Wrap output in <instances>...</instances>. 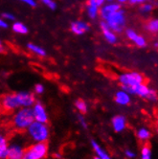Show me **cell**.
Segmentation results:
<instances>
[{
	"mask_svg": "<svg viewBox=\"0 0 158 159\" xmlns=\"http://www.w3.org/2000/svg\"><path fill=\"white\" fill-rule=\"evenodd\" d=\"M154 47H155V48H157V47H158V42H157V40H155V41H154Z\"/></svg>",
	"mask_w": 158,
	"mask_h": 159,
	"instance_id": "f35d334b",
	"label": "cell"
},
{
	"mask_svg": "<svg viewBox=\"0 0 158 159\" xmlns=\"http://www.w3.org/2000/svg\"><path fill=\"white\" fill-rule=\"evenodd\" d=\"M127 2H129V0H117V3H119V4H124Z\"/></svg>",
	"mask_w": 158,
	"mask_h": 159,
	"instance_id": "d590c367",
	"label": "cell"
},
{
	"mask_svg": "<svg viewBox=\"0 0 158 159\" xmlns=\"http://www.w3.org/2000/svg\"><path fill=\"white\" fill-rule=\"evenodd\" d=\"M86 12L88 16L91 19H95L99 16V8L97 6H88L86 8Z\"/></svg>",
	"mask_w": 158,
	"mask_h": 159,
	"instance_id": "cb8c5ba5",
	"label": "cell"
},
{
	"mask_svg": "<svg viewBox=\"0 0 158 159\" xmlns=\"http://www.w3.org/2000/svg\"><path fill=\"white\" fill-rule=\"evenodd\" d=\"M0 106L2 110L7 112H13L19 108L16 93H8L0 99Z\"/></svg>",
	"mask_w": 158,
	"mask_h": 159,
	"instance_id": "52a82bcc",
	"label": "cell"
},
{
	"mask_svg": "<svg viewBox=\"0 0 158 159\" xmlns=\"http://www.w3.org/2000/svg\"><path fill=\"white\" fill-rule=\"evenodd\" d=\"M24 152H25V148L22 144L17 142L9 143L7 159H22Z\"/></svg>",
	"mask_w": 158,
	"mask_h": 159,
	"instance_id": "30bf717a",
	"label": "cell"
},
{
	"mask_svg": "<svg viewBox=\"0 0 158 159\" xmlns=\"http://www.w3.org/2000/svg\"><path fill=\"white\" fill-rule=\"evenodd\" d=\"M108 28L116 33H122L123 30L125 29L126 26V16H125V11L120 9L117 12L111 14L106 20Z\"/></svg>",
	"mask_w": 158,
	"mask_h": 159,
	"instance_id": "3957f363",
	"label": "cell"
},
{
	"mask_svg": "<svg viewBox=\"0 0 158 159\" xmlns=\"http://www.w3.org/2000/svg\"><path fill=\"white\" fill-rule=\"evenodd\" d=\"M93 159H100V158H99V157H97V156H96V157H94V158H93Z\"/></svg>",
	"mask_w": 158,
	"mask_h": 159,
	"instance_id": "b9f144b4",
	"label": "cell"
},
{
	"mask_svg": "<svg viewBox=\"0 0 158 159\" xmlns=\"http://www.w3.org/2000/svg\"><path fill=\"white\" fill-rule=\"evenodd\" d=\"M106 2V0H96V4L99 8H101L103 5H105Z\"/></svg>",
	"mask_w": 158,
	"mask_h": 159,
	"instance_id": "e575fe53",
	"label": "cell"
},
{
	"mask_svg": "<svg viewBox=\"0 0 158 159\" xmlns=\"http://www.w3.org/2000/svg\"><path fill=\"white\" fill-rule=\"evenodd\" d=\"M8 148H9V140L7 136L0 132V159H7L8 155Z\"/></svg>",
	"mask_w": 158,
	"mask_h": 159,
	"instance_id": "e0dca14e",
	"label": "cell"
},
{
	"mask_svg": "<svg viewBox=\"0 0 158 159\" xmlns=\"http://www.w3.org/2000/svg\"><path fill=\"white\" fill-rule=\"evenodd\" d=\"M150 0H129V3L131 5H138V4H144Z\"/></svg>",
	"mask_w": 158,
	"mask_h": 159,
	"instance_id": "1f68e13d",
	"label": "cell"
},
{
	"mask_svg": "<svg viewBox=\"0 0 158 159\" xmlns=\"http://www.w3.org/2000/svg\"><path fill=\"white\" fill-rule=\"evenodd\" d=\"M136 136L141 142H148L150 140V138L151 137V132L148 128L142 127L137 129Z\"/></svg>",
	"mask_w": 158,
	"mask_h": 159,
	"instance_id": "ac0fdd59",
	"label": "cell"
},
{
	"mask_svg": "<svg viewBox=\"0 0 158 159\" xmlns=\"http://www.w3.org/2000/svg\"><path fill=\"white\" fill-rule=\"evenodd\" d=\"M1 112H2V107H1V106H0V114H1Z\"/></svg>",
	"mask_w": 158,
	"mask_h": 159,
	"instance_id": "60d3db41",
	"label": "cell"
},
{
	"mask_svg": "<svg viewBox=\"0 0 158 159\" xmlns=\"http://www.w3.org/2000/svg\"><path fill=\"white\" fill-rule=\"evenodd\" d=\"M29 137L35 143H46L50 136V129L47 124L34 121L26 129Z\"/></svg>",
	"mask_w": 158,
	"mask_h": 159,
	"instance_id": "7a4b0ae2",
	"label": "cell"
},
{
	"mask_svg": "<svg viewBox=\"0 0 158 159\" xmlns=\"http://www.w3.org/2000/svg\"><path fill=\"white\" fill-rule=\"evenodd\" d=\"M111 125L115 132H122L127 128V119L123 115H116L112 118Z\"/></svg>",
	"mask_w": 158,
	"mask_h": 159,
	"instance_id": "5bb4252c",
	"label": "cell"
},
{
	"mask_svg": "<svg viewBox=\"0 0 158 159\" xmlns=\"http://www.w3.org/2000/svg\"><path fill=\"white\" fill-rule=\"evenodd\" d=\"M78 118H79V122H80V124L83 126V128L84 129H87V124H86V121H85L84 117L82 116V115H79Z\"/></svg>",
	"mask_w": 158,
	"mask_h": 159,
	"instance_id": "d6a6232c",
	"label": "cell"
},
{
	"mask_svg": "<svg viewBox=\"0 0 158 159\" xmlns=\"http://www.w3.org/2000/svg\"><path fill=\"white\" fill-rule=\"evenodd\" d=\"M40 1L42 2V4L47 6L50 10H56V8H57V3L54 0H40Z\"/></svg>",
	"mask_w": 158,
	"mask_h": 159,
	"instance_id": "4316f807",
	"label": "cell"
},
{
	"mask_svg": "<svg viewBox=\"0 0 158 159\" xmlns=\"http://www.w3.org/2000/svg\"><path fill=\"white\" fill-rule=\"evenodd\" d=\"M125 156L129 159H134L136 157V153H135L132 150H126L125 151Z\"/></svg>",
	"mask_w": 158,
	"mask_h": 159,
	"instance_id": "f546056e",
	"label": "cell"
},
{
	"mask_svg": "<svg viewBox=\"0 0 158 159\" xmlns=\"http://www.w3.org/2000/svg\"><path fill=\"white\" fill-rule=\"evenodd\" d=\"M20 2H23L24 4L30 6V7H36L37 6V2L36 0H18Z\"/></svg>",
	"mask_w": 158,
	"mask_h": 159,
	"instance_id": "4dcf8cb0",
	"label": "cell"
},
{
	"mask_svg": "<svg viewBox=\"0 0 158 159\" xmlns=\"http://www.w3.org/2000/svg\"><path fill=\"white\" fill-rule=\"evenodd\" d=\"M70 30L73 34L77 36H82L84 33L88 32L90 30V26L88 25V23L82 20H77L74 21L70 25Z\"/></svg>",
	"mask_w": 158,
	"mask_h": 159,
	"instance_id": "4fadbf2b",
	"label": "cell"
},
{
	"mask_svg": "<svg viewBox=\"0 0 158 159\" xmlns=\"http://www.w3.org/2000/svg\"><path fill=\"white\" fill-rule=\"evenodd\" d=\"M9 27L8 22L5 21L2 17H0V28L1 29H7Z\"/></svg>",
	"mask_w": 158,
	"mask_h": 159,
	"instance_id": "836d02e7",
	"label": "cell"
},
{
	"mask_svg": "<svg viewBox=\"0 0 158 159\" xmlns=\"http://www.w3.org/2000/svg\"><path fill=\"white\" fill-rule=\"evenodd\" d=\"M44 90H45V88L41 84H37L35 85V87H34V91H35V93L37 95H41L44 92Z\"/></svg>",
	"mask_w": 158,
	"mask_h": 159,
	"instance_id": "f1b7e54d",
	"label": "cell"
},
{
	"mask_svg": "<svg viewBox=\"0 0 158 159\" xmlns=\"http://www.w3.org/2000/svg\"><path fill=\"white\" fill-rule=\"evenodd\" d=\"M31 108L33 112L34 120L39 123H44V124L48 123V120H49L48 113L45 107L42 105V103H40V102H36Z\"/></svg>",
	"mask_w": 158,
	"mask_h": 159,
	"instance_id": "ba28073f",
	"label": "cell"
},
{
	"mask_svg": "<svg viewBox=\"0 0 158 159\" xmlns=\"http://www.w3.org/2000/svg\"><path fill=\"white\" fill-rule=\"evenodd\" d=\"M54 156H55V158H57V159H61V153H55Z\"/></svg>",
	"mask_w": 158,
	"mask_h": 159,
	"instance_id": "8d00e7d4",
	"label": "cell"
},
{
	"mask_svg": "<svg viewBox=\"0 0 158 159\" xmlns=\"http://www.w3.org/2000/svg\"><path fill=\"white\" fill-rule=\"evenodd\" d=\"M106 1H107V2H113L114 0H106Z\"/></svg>",
	"mask_w": 158,
	"mask_h": 159,
	"instance_id": "ab89813d",
	"label": "cell"
},
{
	"mask_svg": "<svg viewBox=\"0 0 158 159\" xmlns=\"http://www.w3.org/2000/svg\"><path fill=\"white\" fill-rule=\"evenodd\" d=\"M120 9H122L121 4L117 2H109L108 4L103 5L101 7V9H99V15L102 17V19L106 20L111 14L117 12Z\"/></svg>",
	"mask_w": 158,
	"mask_h": 159,
	"instance_id": "8fae6325",
	"label": "cell"
},
{
	"mask_svg": "<svg viewBox=\"0 0 158 159\" xmlns=\"http://www.w3.org/2000/svg\"><path fill=\"white\" fill-rule=\"evenodd\" d=\"M19 107H32L36 103V97L29 91H21L16 93Z\"/></svg>",
	"mask_w": 158,
	"mask_h": 159,
	"instance_id": "9c48e42d",
	"label": "cell"
},
{
	"mask_svg": "<svg viewBox=\"0 0 158 159\" xmlns=\"http://www.w3.org/2000/svg\"><path fill=\"white\" fill-rule=\"evenodd\" d=\"M100 28L102 30V33H103V35L106 39V40L110 43V44H115L117 42V36H116V34L114 32H112L107 24H106V22L105 20H102L100 22Z\"/></svg>",
	"mask_w": 158,
	"mask_h": 159,
	"instance_id": "7c38bea8",
	"label": "cell"
},
{
	"mask_svg": "<svg viewBox=\"0 0 158 159\" xmlns=\"http://www.w3.org/2000/svg\"><path fill=\"white\" fill-rule=\"evenodd\" d=\"M114 100L119 106H123V107L129 106L131 102L130 95L126 91H124V90H119V91L116 92Z\"/></svg>",
	"mask_w": 158,
	"mask_h": 159,
	"instance_id": "9a60e30c",
	"label": "cell"
},
{
	"mask_svg": "<svg viewBox=\"0 0 158 159\" xmlns=\"http://www.w3.org/2000/svg\"><path fill=\"white\" fill-rule=\"evenodd\" d=\"M4 52V48H3V45H2V42L0 41V53H3Z\"/></svg>",
	"mask_w": 158,
	"mask_h": 159,
	"instance_id": "74e56055",
	"label": "cell"
},
{
	"mask_svg": "<svg viewBox=\"0 0 158 159\" xmlns=\"http://www.w3.org/2000/svg\"><path fill=\"white\" fill-rule=\"evenodd\" d=\"M132 42L136 45V46L140 47V48H143V47H146L147 46V40L146 39L143 37V36H140V35H136V37H135L132 40Z\"/></svg>",
	"mask_w": 158,
	"mask_h": 159,
	"instance_id": "484cf974",
	"label": "cell"
},
{
	"mask_svg": "<svg viewBox=\"0 0 158 159\" xmlns=\"http://www.w3.org/2000/svg\"><path fill=\"white\" fill-rule=\"evenodd\" d=\"M34 121L31 107H19L15 111L12 118L13 127L17 131H25Z\"/></svg>",
	"mask_w": 158,
	"mask_h": 159,
	"instance_id": "6da1fadb",
	"label": "cell"
},
{
	"mask_svg": "<svg viewBox=\"0 0 158 159\" xmlns=\"http://www.w3.org/2000/svg\"><path fill=\"white\" fill-rule=\"evenodd\" d=\"M47 153V143H35L25 149V152L22 159H44Z\"/></svg>",
	"mask_w": 158,
	"mask_h": 159,
	"instance_id": "5b68a950",
	"label": "cell"
},
{
	"mask_svg": "<svg viewBox=\"0 0 158 159\" xmlns=\"http://www.w3.org/2000/svg\"><path fill=\"white\" fill-rule=\"evenodd\" d=\"M141 159H151V149L148 144H145L142 147Z\"/></svg>",
	"mask_w": 158,
	"mask_h": 159,
	"instance_id": "603a6c76",
	"label": "cell"
},
{
	"mask_svg": "<svg viewBox=\"0 0 158 159\" xmlns=\"http://www.w3.org/2000/svg\"><path fill=\"white\" fill-rule=\"evenodd\" d=\"M2 18L7 22L8 21H13V22L16 21V16H14L13 14H11V13H3L2 14Z\"/></svg>",
	"mask_w": 158,
	"mask_h": 159,
	"instance_id": "83f0119b",
	"label": "cell"
},
{
	"mask_svg": "<svg viewBox=\"0 0 158 159\" xmlns=\"http://www.w3.org/2000/svg\"><path fill=\"white\" fill-rule=\"evenodd\" d=\"M121 86L135 87L145 83V77L139 72H127L123 73L118 78Z\"/></svg>",
	"mask_w": 158,
	"mask_h": 159,
	"instance_id": "8992f818",
	"label": "cell"
},
{
	"mask_svg": "<svg viewBox=\"0 0 158 159\" xmlns=\"http://www.w3.org/2000/svg\"><path fill=\"white\" fill-rule=\"evenodd\" d=\"M154 9V6L151 4V3H148V2H146L144 4H142L139 8V11H140V13L143 14V15H147V14H150L151 13L152 11Z\"/></svg>",
	"mask_w": 158,
	"mask_h": 159,
	"instance_id": "d4e9b609",
	"label": "cell"
},
{
	"mask_svg": "<svg viewBox=\"0 0 158 159\" xmlns=\"http://www.w3.org/2000/svg\"><path fill=\"white\" fill-rule=\"evenodd\" d=\"M75 107L78 109V111H80L83 114L86 113L88 110V106L86 104V102L82 99H79L75 102Z\"/></svg>",
	"mask_w": 158,
	"mask_h": 159,
	"instance_id": "7402d4cb",
	"label": "cell"
},
{
	"mask_svg": "<svg viewBox=\"0 0 158 159\" xmlns=\"http://www.w3.org/2000/svg\"><path fill=\"white\" fill-rule=\"evenodd\" d=\"M122 90L126 91L129 95H138L141 98H146L150 101H156L157 100V93L154 89L150 88L145 83L141 84L135 87H126V86H121Z\"/></svg>",
	"mask_w": 158,
	"mask_h": 159,
	"instance_id": "277c9868",
	"label": "cell"
},
{
	"mask_svg": "<svg viewBox=\"0 0 158 159\" xmlns=\"http://www.w3.org/2000/svg\"><path fill=\"white\" fill-rule=\"evenodd\" d=\"M27 48L33 52L34 54H36L37 56H39V57H45L47 54H46V51H45L43 48H41L38 45L35 44V43H32V42H29L27 44Z\"/></svg>",
	"mask_w": 158,
	"mask_h": 159,
	"instance_id": "ffe728a7",
	"label": "cell"
},
{
	"mask_svg": "<svg viewBox=\"0 0 158 159\" xmlns=\"http://www.w3.org/2000/svg\"><path fill=\"white\" fill-rule=\"evenodd\" d=\"M12 29L15 33L16 34H19V35H26L29 32V29L28 27L23 24L22 22H19V21H15L13 25H12Z\"/></svg>",
	"mask_w": 158,
	"mask_h": 159,
	"instance_id": "d6986e66",
	"label": "cell"
},
{
	"mask_svg": "<svg viewBox=\"0 0 158 159\" xmlns=\"http://www.w3.org/2000/svg\"><path fill=\"white\" fill-rule=\"evenodd\" d=\"M145 28L151 34H156L158 32V19L152 18L147 22Z\"/></svg>",
	"mask_w": 158,
	"mask_h": 159,
	"instance_id": "44dd1931",
	"label": "cell"
},
{
	"mask_svg": "<svg viewBox=\"0 0 158 159\" xmlns=\"http://www.w3.org/2000/svg\"><path fill=\"white\" fill-rule=\"evenodd\" d=\"M91 146L93 148L97 157H99L100 159H112L110 154L95 140H91Z\"/></svg>",
	"mask_w": 158,
	"mask_h": 159,
	"instance_id": "2e32d148",
	"label": "cell"
}]
</instances>
